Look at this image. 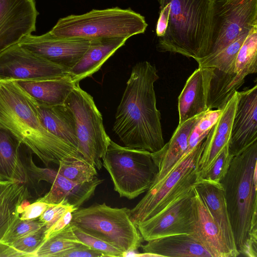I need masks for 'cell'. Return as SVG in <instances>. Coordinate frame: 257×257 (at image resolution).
<instances>
[{"label":"cell","instance_id":"30bf717a","mask_svg":"<svg viewBox=\"0 0 257 257\" xmlns=\"http://www.w3.org/2000/svg\"><path fill=\"white\" fill-rule=\"evenodd\" d=\"M255 27L257 0H212L207 55L221 51Z\"/></svg>","mask_w":257,"mask_h":257},{"label":"cell","instance_id":"3957f363","mask_svg":"<svg viewBox=\"0 0 257 257\" xmlns=\"http://www.w3.org/2000/svg\"><path fill=\"white\" fill-rule=\"evenodd\" d=\"M257 141L233 157L221 181L236 246L257 256Z\"/></svg>","mask_w":257,"mask_h":257},{"label":"cell","instance_id":"8992f818","mask_svg":"<svg viewBox=\"0 0 257 257\" xmlns=\"http://www.w3.org/2000/svg\"><path fill=\"white\" fill-rule=\"evenodd\" d=\"M102 160L114 190L128 199L147 192L159 172L152 153L121 146L111 140Z\"/></svg>","mask_w":257,"mask_h":257},{"label":"cell","instance_id":"603a6c76","mask_svg":"<svg viewBox=\"0 0 257 257\" xmlns=\"http://www.w3.org/2000/svg\"><path fill=\"white\" fill-rule=\"evenodd\" d=\"M127 38L92 40L90 46L77 64L70 70L75 83L97 72L115 51L124 45Z\"/></svg>","mask_w":257,"mask_h":257},{"label":"cell","instance_id":"ab89813d","mask_svg":"<svg viewBox=\"0 0 257 257\" xmlns=\"http://www.w3.org/2000/svg\"><path fill=\"white\" fill-rule=\"evenodd\" d=\"M57 257H105L100 251L95 250L84 244L60 253Z\"/></svg>","mask_w":257,"mask_h":257},{"label":"cell","instance_id":"2e32d148","mask_svg":"<svg viewBox=\"0 0 257 257\" xmlns=\"http://www.w3.org/2000/svg\"><path fill=\"white\" fill-rule=\"evenodd\" d=\"M214 70L198 67L188 78L178 97L179 124L210 110L209 93Z\"/></svg>","mask_w":257,"mask_h":257},{"label":"cell","instance_id":"277c9868","mask_svg":"<svg viewBox=\"0 0 257 257\" xmlns=\"http://www.w3.org/2000/svg\"><path fill=\"white\" fill-rule=\"evenodd\" d=\"M169 3L167 30L158 38V51L195 60L208 55L212 0H158Z\"/></svg>","mask_w":257,"mask_h":257},{"label":"cell","instance_id":"ba28073f","mask_svg":"<svg viewBox=\"0 0 257 257\" xmlns=\"http://www.w3.org/2000/svg\"><path fill=\"white\" fill-rule=\"evenodd\" d=\"M203 146L204 140L179 160L164 179L152 185L130 209V217L136 225L160 212L193 187L197 177L196 164Z\"/></svg>","mask_w":257,"mask_h":257},{"label":"cell","instance_id":"5bb4252c","mask_svg":"<svg viewBox=\"0 0 257 257\" xmlns=\"http://www.w3.org/2000/svg\"><path fill=\"white\" fill-rule=\"evenodd\" d=\"M35 0H0V53L36 31Z\"/></svg>","mask_w":257,"mask_h":257},{"label":"cell","instance_id":"f546056e","mask_svg":"<svg viewBox=\"0 0 257 257\" xmlns=\"http://www.w3.org/2000/svg\"><path fill=\"white\" fill-rule=\"evenodd\" d=\"M248 34L241 36L219 52L196 59L198 67H214L226 73H234L238 52Z\"/></svg>","mask_w":257,"mask_h":257},{"label":"cell","instance_id":"5b68a950","mask_svg":"<svg viewBox=\"0 0 257 257\" xmlns=\"http://www.w3.org/2000/svg\"><path fill=\"white\" fill-rule=\"evenodd\" d=\"M147 26L145 17L131 9L114 7L62 18L49 32L60 38H129L144 33Z\"/></svg>","mask_w":257,"mask_h":257},{"label":"cell","instance_id":"f1b7e54d","mask_svg":"<svg viewBox=\"0 0 257 257\" xmlns=\"http://www.w3.org/2000/svg\"><path fill=\"white\" fill-rule=\"evenodd\" d=\"M83 244L75 235L71 223L45 239L34 257H57L61 252Z\"/></svg>","mask_w":257,"mask_h":257},{"label":"cell","instance_id":"f6af8a7d","mask_svg":"<svg viewBox=\"0 0 257 257\" xmlns=\"http://www.w3.org/2000/svg\"><path fill=\"white\" fill-rule=\"evenodd\" d=\"M0 83H1V80H0Z\"/></svg>","mask_w":257,"mask_h":257},{"label":"cell","instance_id":"7a4b0ae2","mask_svg":"<svg viewBox=\"0 0 257 257\" xmlns=\"http://www.w3.org/2000/svg\"><path fill=\"white\" fill-rule=\"evenodd\" d=\"M0 127L12 133L47 167L84 159L77 149L43 126L28 94L15 81L1 82Z\"/></svg>","mask_w":257,"mask_h":257},{"label":"cell","instance_id":"ffe728a7","mask_svg":"<svg viewBox=\"0 0 257 257\" xmlns=\"http://www.w3.org/2000/svg\"><path fill=\"white\" fill-rule=\"evenodd\" d=\"M28 95L43 126L50 133L78 150L76 121L71 110L64 103L47 105Z\"/></svg>","mask_w":257,"mask_h":257},{"label":"cell","instance_id":"52a82bcc","mask_svg":"<svg viewBox=\"0 0 257 257\" xmlns=\"http://www.w3.org/2000/svg\"><path fill=\"white\" fill-rule=\"evenodd\" d=\"M126 207L92 205L72 212L70 223L92 236L106 242L123 252L137 250L144 239Z\"/></svg>","mask_w":257,"mask_h":257},{"label":"cell","instance_id":"7402d4cb","mask_svg":"<svg viewBox=\"0 0 257 257\" xmlns=\"http://www.w3.org/2000/svg\"><path fill=\"white\" fill-rule=\"evenodd\" d=\"M103 180L95 177L92 181L76 183L60 175L57 171L49 191L37 200L48 204L62 203L78 209L94 194Z\"/></svg>","mask_w":257,"mask_h":257},{"label":"cell","instance_id":"4fadbf2b","mask_svg":"<svg viewBox=\"0 0 257 257\" xmlns=\"http://www.w3.org/2000/svg\"><path fill=\"white\" fill-rule=\"evenodd\" d=\"M91 40L57 37L49 31L40 36H26L18 44L31 52L70 71L83 56Z\"/></svg>","mask_w":257,"mask_h":257},{"label":"cell","instance_id":"8d00e7d4","mask_svg":"<svg viewBox=\"0 0 257 257\" xmlns=\"http://www.w3.org/2000/svg\"><path fill=\"white\" fill-rule=\"evenodd\" d=\"M46 230L45 226L33 233L15 240L10 245L29 257H34L35 253L45 239Z\"/></svg>","mask_w":257,"mask_h":257},{"label":"cell","instance_id":"9a60e30c","mask_svg":"<svg viewBox=\"0 0 257 257\" xmlns=\"http://www.w3.org/2000/svg\"><path fill=\"white\" fill-rule=\"evenodd\" d=\"M257 141V85L238 91L228 149L234 157Z\"/></svg>","mask_w":257,"mask_h":257},{"label":"cell","instance_id":"d6986e66","mask_svg":"<svg viewBox=\"0 0 257 257\" xmlns=\"http://www.w3.org/2000/svg\"><path fill=\"white\" fill-rule=\"evenodd\" d=\"M193 186L217 224L232 256H239L221 183L216 184L197 180Z\"/></svg>","mask_w":257,"mask_h":257},{"label":"cell","instance_id":"cb8c5ba5","mask_svg":"<svg viewBox=\"0 0 257 257\" xmlns=\"http://www.w3.org/2000/svg\"><path fill=\"white\" fill-rule=\"evenodd\" d=\"M202 113L184 123L178 124L170 141L159 151L152 153L159 172L153 184L164 179L174 166L180 160L185 152L190 132Z\"/></svg>","mask_w":257,"mask_h":257},{"label":"cell","instance_id":"7bdbcfd3","mask_svg":"<svg viewBox=\"0 0 257 257\" xmlns=\"http://www.w3.org/2000/svg\"><path fill=\"white\" fill-rule=\"evenodd\" d=\"M73 210H69L62 215L59 219L45 232V239L50 235L61 230L70 223L72 218ZM44 239V240H45Z\"/></svg>","mask_w":257,"mask_h":257},{"label":"cell","instance_id":"836d02e7","mask_svg":"<svg viewBox=\"0 0 257 257\" xmlns=\"http://www.w3.org/2000/svg\"><path fill=\"white\" fill-rule=\"evenodd\" d=\"M233 157L229 151L228 144L223 148L208 169L203 172L197 173L196 181L201 180L216 184H221L227 173Z\"/></svg>","mask_w":257,"mask_h":257},{"label":"cell","instance_id":"9c48e42d","mask_svg":"<svg viewBox=\"0 0 257 257\" xmlns=\"http://www.w3.org/2000/svg\"><path fill=\"white\" fill-rule=\"evenodd\" d=\"M64 104L75 119L78 151L87 161L100 170L103 166L101 160L111 139L105 132L102 115L93 97L77 83Z\"/></svg>","mask_w":257,"mask_h":257},{"label":"cell","instance_id":"60d3db41","mask_svg":"<svg viewBox=\"0 0 257 257\" xmlns=\"http://www.w3.org/2000/svg\"><path fill=\"white\" fill-rule=\"evenodd\" d=\"M50 204L36 200L32 204H29L24 207L20 214L21 220L38 218L48 208Z\"/></svg>","mask_w":257,"mask_h":257},{"label":"cell","instance_id":"ee69618b","mask_svg":"<svg viewBox=\"0 0 257 257\" xmlns=\"http://www.w3.org/2000/svg\"><path fill=\"white\" fill-rule=\"evenodd\" d=\"M29 256L14 248L11 245L0 241V257H21Z\"/></svg>","mask_w":257,"mask_h":257},{"label":"cell","instance_id":"4dcf8cb0","mask_svg":"<svg viewBox=\"0 0 257 257\" xmlns=\"http://www.w3.org/2000/svg\"><path fill=\"white\" fill-rule=\"evenodd\" d=\"M256 72L257 27H255L250 30L238 52L234 73L245 78Z\"/></svg>","mask_w":257,"mask_h":257},{"label":"cell","instance_id":"6da1fadb","mask_svg":"<svg viewBox=\"0 0 257 257\" xmlns=\"http://www.w3.org/2000/svg\"><path fill=\"white\" fill-rule=\"evenodd\" d=\"M159 78L156 67L148 61L132 69L112 128L126 147L154 153L165 145L154 89Z\"/></svg>","mask_w":257,"mask_h":257},{"label":"cell","instance_id":"7c38bea8","mask_svg":"<svg viewBox=\"0 0 257 257\" xmlns=\"http://www.w3.org/2000/svg\"><path fill=\"white\" fill-rule=\"evenodd\" d=\"M193 186L165 208L136 224L144 240L180 234H191L194 227Z\"/></svg>","mask_w":257,"mask_h":257},{"label":"cell","instance_id":"d6a6232c","mask_svg":"<svg viewBox=\"0 0 257 257\" xmlns=\"http://www.w3.org/2000/svg\"><path fill=\"white\" fill-rule=\"evenodd\" d=\"M222 112V109H210L202 114L190 132L187 148L182 158L189 154L205 139L212 127L218 120Z\"/></svg>","mask_w":257,"mask_h":257},{"label":"cell","instance_id":"e0dca14e","mask_svg":"<svg viewBox=\"0 0 257 257\" xmlns=\"http://www.w3.org/2000/svg\"><path fill=\"white\" fill-rule=\"evenodd\" d=\"M237 100L238 91H236L227 102L218 120L204 140L203 151L196 164L197 173L208 169L228 144Z\"/></svg>","mask_w":257,"mask_h":257},{"label":"cell","instance_id":"d590c367","mask_svg":"<svg viewBox=\"0 0 257 257\" xmlns=\"http://www.w3.org/2000/svg\"><path fill=\"white\" fill-rule=\"evenodd\" d=\"M45 226V224L38 218L27 220L19 218L1 241L11 244L15 240L33 233Z\"/></svg>","mask_w":257,"mask_h":257},{"label":"cell","instance_id":"d4e9b609","mask_svg":"<svg viewBox=\"0 0 257 257\" xmlns=\"http://www.w3.org/2000/svg\"><path fill=\"white\" fill-rule=\"evenodd\" d=\"M144 253L155 256L212 257L191 234H180L156 238L141 245Z\"/></svg>","mask_w":257,"mask_h":257},{"label":"cell","instance_id":"44dd1931","mask_svg":"<svg viewBox=\"0 0 257 257\" xmlns=\"http://www.w3.org/2000/svg\"><path fill=\"white\" fill-rule=\"evenodd\" d=\"M18 181L0 180V241L20 218L31 197L26 185Z\"/></svg>","mask_w":257,"mask_h":257},{"label":"cell","instance_id":"4316f807","mask_svg":"<svg viewBox=\"0 0 257 257\" xmlns=\"http://www.w3.org/2000/svg\"><path fill=\"white\" fill-rule=\"evenodd\" d=\"M29 96L47 105L63 104L77 83L70 74L53 79L39 81H15Z\"/></svg>","mask_w":257,"mask_h":257},{"label":"cell","instance_id":"484cf974","mask_svg":"<svg viewBox=\"0 0 257 257\" xmlns=\"http://www.w3.org/2000/svg\"><path fill=\"white\" fill-rule=\"evenodd\" d=\"M23 148L12 133L0 127V180L28 183Z\"/></svg>","mask_w":257,"mask_h":257},{"label":"cell","instance_id":"b9f144b4","mask_svg":"<svg viewBox=\"0 0 257 257\" xmlns=\"http://www.w3.org/2000/svg\"><path fill=\"white\" fill-rule=\"evenodd\" d=\"M160 12L156 26V34L158 38L163 36L167 30L170 13L169 3L160 2Z\"/></svg>","mask_w":257,"mask_h":257},{"label":"cell","instance_id":"e575fe53","mask_svg":"<svg viewBox=\"0 0 257 257\" xmlns=\"http://www.w3.org/2000/svg\"><path fill=\"white\" fill-rule=\"evenodd\" d=\"M71 225L75 235L83 244L101 252L105 256L122 257L123 252L121 250L106 242L84 232L72 224Z\"/></svg>","mask_w":257,"mask_h":257},{"label":"cell","instance_id":"ac0fdd59","mask_svg":"<svg viewBox=\"0 0 257 257\" xmlns=\"http://www.w3.org/2000/svg\"><path fill=\"white\" fill-rule=\"evenodd\" d=\"M194 189L192 201L194 227L191 235L212 257H233L217 224L194 188Z\"/></svg>","mask_w":257,"mask_h":257},{"label":"cell","instance_id":"8fae6325","mask_svg":"<svg viewBox=\"0 0 257 257\" xmlns=\"http://www.w3.org/2000/svg\"><path fill=\"white\" fill-rule=\"evenodd\" d=\"M69 71L24 49L18 43L0 53L1 81H39L62 78Z\"/></svg>","mask_w":257,"mask_h":257},{"label":"cell","instance_id":"f35d334b","mask_svg":"<svg viewBox=\"0 0 257 257\" xmlns=\"http://www.w3.org/2000/svg\"><path fill=\"white\" fill-rule=\"evenodd\" d=\"M69 210H77L73 206L62 203L50 204L48 208L38 218L45 224L46 230L50 228L65 212Z\"/></svg>","mask_w":257,"mask_h":257},{"label":"cell","instance_id":"74e56055","mask_svg":"<svg viewBox=\"0 0 257 257\" xmlns=\"http://www.w3.org/2000/svg\"><path fill=\"white\" fill-rule=\"evenodd\" d=\"M32 153L30 151L29 155L25 154V166L27 171L29 182L39 185L41 181H45L52 184L55 177L57 171L49 169L38 167L33 162Z\"/></svg>","mask_w":257,"mask_h":257},{"label":"cell","instance_id":"1f68e13d","mask_svg":"<svg viewBox=\"0 0 257 257\" xmlns=\"http://www.w3.org/2000/svg\"><path fill=\"white\" fill-rule=\"evenodd\" d=\"M57 172L76 183L92 181L97 175L95 168L85 159H73L59 162Z\"/></svg>","mask_w":257,"mask_h":257},{"label":"cell","instance_id":"83f0119b","mask_svg":"<svg viewBox=\"0 0 257 257\" xmlns=\"http://www.w3.org/2000/svg\"><path fill=\"white\" fill-rule=\"evenodd\" d=\"M244 78L216 68L210 85L209 108L222 109L233 93L243 84Z\"/></svg>","mask_w":257,"mask_h":257}]
</instances>
